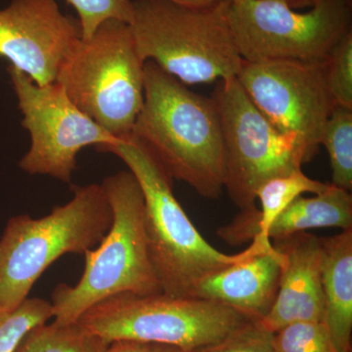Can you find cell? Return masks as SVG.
Listing matches in <instances>:
<instances>
[{
	"mask_svg": "<svg viewBox=\"0 0 352 352\" xmlns=\"http://www.w3.org/2000/svg\"><path fill=\"white\" fill-rule=\"evenodd\" d=\"M136 50L185 85L236 78L241 57L227 21L226 2L204 8L164 0H133Z\"/></svg>",
	"mask_w": 352,
	"mask_h": 352,
	"instance_id": "cell-5",
	"label": "cell"
},
{
	"mask_svg": "<svg viewBox=\"0 0 352 352\" xmlns=\"http://www.w3.org/2000/svg\"><path fill=\"white\" fill-rule=\"evenodd\" d=\"M144 65L131 25L109 20L74 45L55 82L76 107L119 139L131 133L142 108Z\"/></svg>",
	"mask_w": 352,
	"mask_h": 352,
	"instance_id": "cell-6",
	"label": "cell"
},
{
	"mask_svg": "<svg viewBox=\"0 0 352 352\" xmlns=\"http://www.w3.org/2000/svg\"><path fill=\"white\" fill-rule=\"evenodd\" d=\"M325 62L244 60L236 76L264 117L278 131L296 139L307 163L318 153L336 106L326 80Z\"/></svg>",
	"mask_w": 352,
	"mask_h": 352,
	"instance_id": "cell-11",
	"label": "cell"
},
{
	"mask_svg": "<svg viewBox=\"0 0 352 352\" xmlns=\"http://www.w3.org/2000/svg\"><path fill=\"white\" fill-rule=\"evenodd\" d=\"M152 344L138 340H119L110 342L105 352H151Z\"/></svg>",
	"mask_w": 352,
	"mask_h": 352,
	"instance_id": "cell-24",
	"label": "cell"
},
{
	"mask_svg": "<svg viewBox=\"0 0 352 352\" xmlns=\"http://www.w3.org/2000/svg\"><path fill=\"white\" fill-rule=\"evenodd\" d=\"M321 145L327 149L332 183L351 193L352 189V109L336 105L326 122Z\"/></svg>",
	"mask_w": 352,
	"mask_h": 352,
	"instance_id": "cell-18",
	"label": "cell"
},
{
	"mask_svg": "<svg viewBox=\"0 0 352 352\" xmlns=\"http://www.w3.org/2000/svg\"><path fill=\"white\" fill-rule=\"evenodd\" d=\"M212 99L223 139L224 188L241 210L256 208L263 183L307 164L302 149L295 138L278 131L264 117L237 78L217 82Z\"/></svg>",
	"mask_w": 352,
	"mask_h": 352,
	"instance_id": "cell-9",
	"label": "cell"
},
{
	"mask_svg": "<svg viewBox=\"0 0 352 352\" xmlns=\"http://www.w3.org/2000/svg\"><path fill=\"white\" fill-rule=\"evenodd\" d=\"M131 135L173 178L206 199L224 188L226 155L212 97L191 91L153 61L144 65V101Z\"/></svg>",
	"mask_w": 352,
	"mask_h": 352,
	"instance_id": "cell-1",
	"label": "cell"
},
{
	"mask_svg": "<svg viewBox=\"0 0 352 352\" xmlns=\"http://www.w3.org/2000/svg\"><path fill=\"white\" fill-rule=\"evenodd\" d=\"M324 323L336 352H351L352 229L321 238Z\"/></svg>",
	"mask_w": 352,
	"mask_h": 352,
	"instance_id": "cell-15",
	"label": "cell"
},
{
	"mask_svg": "<svg viewBox=\"0 0 352 352\" xmlns=\"http://www.w3.org/2000/svg\"><path fill=\"white\" fill-rule=\"evenodd\" d=\"M108 346L106 340L76 323L61 325L52 322L32 329L15 352H105Z\"/></svg>",
	"mask_w": 352,
	"mask_h": 352,
	"instance_id": "cell-17",
	"label": "cell"
},
{
	"mask_svg": "<svg viewBox=\"0 0 352 352\" xmlns=\"http://www.w3.org/2000/svg\"><path fill=\"white\" fill-rule=\"evenodd\" d=\"M99 151L119 157L140 185L148 254L164 295L192 298L206 277L272 245L258 236L240 254L219 251L197 230L173 194V178L138 139L129 134Z\"/></svg>",
	"mask_w": 352,
	"mask_h": 352,
	"instance_id": "cell-2",
	"label": "cell"
},
{
	"mask_svg": "<svg viewBox=\"0 0 352 352\" xmlns=\"http://www.w3.org/2000/svg\"><path fill=\"white\" fill-rule=\"evenodd\" d=\"M241 57L248 62L322 63L352 32V0H321L298 12L279 0H224Z\"/></svg>",
	"mask_w": 352,
	"mask_h": 352,
	"instance_id": "cell-8",
	"label": "cell"
},
{
	"mask_svg": "<svg viewBox=\"0 0 352 352\" xmlns=\"http://www.w3.org/2000/svg\"><path fill=\"white\" fill-rule=\"evenodd\" d=\"M279 1L284 2L291 8L298 10V9L305 8V7H309L310 8L321 0H279Z\"/></svg>",
	"mask_w": 352,
	"mask_h": 352,
	"instance_id": "cell-26",
	"label": "cell"
},
{
	"mask_svg": "<svg viewBox=\"0 0 352 352\" xmlns=\"http://www.w3.org/2000/svg\"><path fill=\"white\" fill-rule=\"evenodd\" d=\"M250 321L240 312L212 300L160 293L110 296L83 312L76 323L109 344L138 340L196 352L221 342Z\"/></svg>",
	"mask_w": 352,
	"mask_h": 352,
	"instance_id": "cell-7",
	"label": "cell"
},
{
	"mask_svg": "<svg viewBox=\"0 0 352 352\" xmlns=\"http://www.w3.org/2000/svg\"><path fill=\"white\" fill-rule=\"evenodd\" d=\"M53 318L52 305L43 298L25 300L19 307L0 314V352H15L21 340L36 326Z\"/></svg>",
	"mask_w": 352,
	"mask_h": 352,
	"instance_id": "cell-19",
	"label": "cell"
},
{
	"mask_svg": "<svg viewBox=\"0 0 352 352\" xmlns=\"http://www.w3.org/2000/svg\"><path fill=\"white\" fill-rule=\"evenodd\" d=\"M80 39L78 22L56 0H11L0 10V59L36 85L55 82L64 58Z\"/></svg>",
	"mask_w": 352,
	"mask_h": 352,
	"instance_id": "cell-12",
	"label": "cell"
},
{
	"mask_svg": "<svg viewBox=\"0 0 352 352\" xmlns=\"http://www.w3.org/2000/svg\"><path fill=\"white\" fill-rule=\"evenodd\" d=\"M69 203L41 219L16 215L0 238V314L19 307L44 271L66 254L100 244L113 212L101 184L74 186Z\"/></svg>",
	"mask_w": 352,
	"mask_h": 352,
	"instance_id": "cell-4",
	"label": "cell"
},
{
	"mask_svg": "<svg viewBox=\"0 0 352 352\" xmlns=\"http://www.w3.org/2000/svg\"><path fill=\"white\" fill-rule=\"evenodd\" d=\"M282 254L274 245L199 282L192 298L220 303L250 320L263 319L276 300Z\"/></svg>",
	"mask_w": 352,
	"mask_h": 352,
	"instance_id": "cell-14",
	"label": "cell"
},
{
	"mask_svg": "<svg viewBox=\"0 0 352 352\" xmlns=\"http://www.w3.org/2000/svg\"><path fill=\"white\" fill-rule=\"evenodd\" d=\"M276 352H336L324 321L298 322L273 333Z\"/></svg>",
	"mask_w": 352,
	"mask_h": 352,
	"instance_id": "cell-20",
	"label": "cell"
},
{
	"mask_svg": "<svg viewBox=\"0 0 352 352\" xmlns=\"http://www.w3.org/2000/svg\"><path fill=\"white\" fill-rule=\"evenodd\" d=\"M171 2L178 6L194 7V8H204V7H212L219 4L221 0H164Z\"/></svg>",
	"mask_w": 352,
	"mask_h": 352,
	"instance_id": "cell-25",
	"label": "cell"
},
{
	"mask_svg": "<svg viewBox=\"0 0 352 352\" xmlns=\"http://www.w3.org/2000/svg\"><path fill=\"white\" fill-rule=\"evenodd\" d=\"M7 72L23 115L22 126L31 135L29 151L19 162L25 173L69 183L83 148L92 145L99 151L117 142L118 138L76 107L59 83L36 85L11 65Z\"/></svg>",
	"mask_w": 352,
	"mask_h": 352,
	"instance_id": "cell-10",
	"label": "cell"
},
{
	"mask_svg": "<svg viewBox=\"0 0 352 352\" xmlns=\"http://www.w3.org/2000/svg\"><path fill=\"white\" fill-rule=\"evenodd\" d=\"M113 222L100 244L85 254V267L75 286L59 284L52 294L53 322L74 324L96 303L120 294L162 293L145 231V201L131 171L122 170L102 182Z\"/></svg>",
	"mask_w": 352,
	"mask_h": 352,
	"instance_id": "cell-3",
	"label": "cell"
},
{
	"mask_svg": "<svg viewBox=\"0 0 352 352\" xmlns=\"http://www.w3.org/2000/svg\"><path fill=\"white\" fill-rule=\"evenodd\" d=\"M273 242L283 258L279 288L270 311L256 323L274 333L289 324L324 321L321 238L302 232Z\"/></svg>",
	"mask_w": 352,
	"mask_h": 352,
	"instance_id": "cell-13",
	"label": "cell"
},
{
	"mask_svg": "<svg viewBox=\"0 0 352 352\" xmlns=\"http://www.w3.org/2000/svg\"><path fill=\"white\" fill-rule=\"evenodd\" d=\"M196 352H276L273 333L267 332L256 322L250 321L214 346Z\"/></svg>",
	"mask_w": 352,
	"mask_h": 352,
	"instance_id": "cell-23",
	"label": "cell"
},
{
	"mask_svg": "<svg viewBox=\"0 0 352 352\" xmlns=\"http://www.w3.org/2000/svg\"><path fill=\"white\" fill-rule=\"evenodd\" d=\"M151 352H187L170 344H152Z\"/></svg>",
	"mask_w": 352,
	"mask_h": 352,
	"instance_id": "cell-27",
	"label": "cell"
},
{
	"mask_svg": "<svg viewBox=\"0 0 352 352\" xmlns=\"http://www.w3.org/2000/svg\"><path fill=\"white\" fill-rule=\"evenodd\" d=\"M328 227L342 231L352 229L351 194L332 184L314 197L300 196L292 201L271 221L261 238L275 241L309 229Z\"/></svg>",
	"mask_w": 352,
	"mask_h": 352,
	"instance_id": "cell-16",
	"label": "cell"
},
{
	"mask_svg": "<svg viewBox=\"0 0 352 352\" xmlns=\"http://www.w3.org/2000/svg\"><path fill=\"white\" fill-rule=\"evenodd\" d=\"M326 80L335 105L352 109V32L325 62Z\"/></svg>",
	"mask_w": 352,
	"mask_h": 352,
	"instance_id": "cell-22",
	"label": "cell"
},
{
	"mask_svg": "<svg viewBox=\"0 0 352 352\" xmlns=\"http://www.w3.org/2000/svg\"><path fill=\"white\" fill-rule=\"evenodd\" d=\"M78 16L80 38L94 36L99 27L109 20L131 24L133 16V0H66Z\"/></svg>",
	"mask_w": 352,
	"mask_h": 352,
	"instance_id": "cell-21",
	"label": "cell"
}]
</instances>
